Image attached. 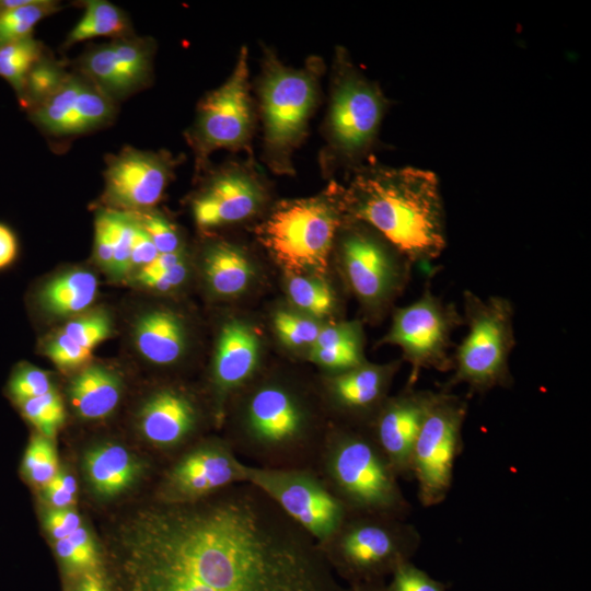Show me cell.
Here are the masks:
<instances>
[{
    "label": "cell",
    "instance_id": "cell-1",
    "mask_svg": "<svg viewBox=\"0 0 591 591\" xmlns=\"http://www.w3.org/2000/svg\"><path fill=\"white\" fill-rule=\"evenodd\" d=\"M118 591H351L317 543L248 483L138 513L119 536Z\"/></svg>",
    "mask_w": 591,
    "mask_h": 591
},
{
    "label": "cell",
    "instance_id": "cell-2",
    "mask_svg": "<svg viewBox=\"0 0 591 591\" xmlns=\"http://www.w3.org/2000/svg\"><path fill=\"white\" fill-rule=\"evenodd\" d=\"M339 197L346 218L369 224L412 263L431 262L447 246L443 200L431 171L363 164Z\"/></svg>",
    "mask_w": 591,
    "mask_h": 591
},
{
    "label": "cell",
    "instance_id": "cell-3",
    "mask_svg": "<svg viewBox=\"0 0 591 591\" xmlns=\"http://www.w3.org/2000/svg\"><path fill=\"white\" fill-rule=\"evenodd\" d=\"M228 442L251 465L314 468L324 440L312 433L309 410L294 392L285 385L264 384L247 396L239 432Z\"/></svg>",
    "mask_w": 591,
    "mask_h": 591
},
{
    "label": "cell",
    "instance_id": "cell-4",
    "mask_svg": "<svg viewBox=\"0 0 591 591\" xmlns=\"http://www.w3.org/2000/svg\"><path fill=\"white\" fill-rule=\"evenodd\" d=\"M314 470L350 513L406 519L410 512L398 476L367 427L326 432Z\"/></svg>",
    "mask_w": 591,
    "mask_h": 591
},
{
    "label": "cell",
    "instance_id": "cell-5",
    "mask_svg": "<svg viewBox=\"0 0 591 591\" xmlns=\"http://www.w3.org/2000/svg\"><path fill=\"white\" fill-rule=\"evenodd\" d=\"M322 70V60L316 57L292 68L269 50L264 55L258 82L264 160L276 174L293 173L292 154L306 136L318 101Z\"/></svg>",
    "mask_w": 591,
    "mask_h": 591
},
{
    "label": "cell",
    "instance_id": "cell-6",
    "mask_svg": "<svg viewBox=\"0 0 591 591\" xmlns=\"http://www.w3.org/2000/svg\"><path fill=\"white\" fill-rule=\"evenodd\" d=\"M389 102L344 48H337L324 125V166L356 170L374 148Z\"/></svg>",
    "mask_w": 591,
    "mask_h": 591
},
{
    "label": "cell",
    "instance_id": "cell-7",
    "mask_svg": "<svg viewBox=\"0 0 591 591\" xmlns=\"http://www.w3.org/2000/svg\"><path fill=\"white\" fill-rule=\"evenodd\" d=\"M463 308L467 333L452 355L453 374L440 391L451 392L466 384L471 396L483 395L495 387H511L514 380L509 358L517 344L512 302L501 296L484 300L465 290Z\"/></svg>",
    "mask_w": 591,
    "mask_h": 591
},
{
    "label": "cell",
    "instance_id": "cell-8",
    "mask_svg": "<svg viewBox=\"0 0 591 591\" xmlns=\"http://www.w3.org/2000/svg\"><path fill=\"white\" fill-rule=\"evenodd\" d=\"M420 542V533L406 519L349 513L318 547L333 572L351 587L385 581L412 559Z\"/></svg>",
    "mask_w": 591,
    "mask_h": 591
},
{
    "label": "cell",
    "instance_id": "cell-9",
    "mask_svg": "<svg viewBox=\"0 0 591 591\" xmlns=\"http://www.w3.org/2000/svg\"><path fill=\"white\" fill-rule=\"evenodd\" d=\"M343 216L340 197L338 205L322 198L288 201L262 224L260 240L290 270L324 269Z\"/></svg>",
    "mask_w": 591,
    "mask_h": 591
},
{
    "label": "cell",
    "instance_id": "cell-10",
    "mask_svg": "<svg viewBox=\"0 0 591 591\" xmlns=\"http://www.w3.org/2000/svg\"><path fill=\"white\" fill-rule=\"evenodd\" d=\"M338 231L346 280L370 313H379L406 286L412 262L369 224L346 218Z\"/></svg>",
    "mask_w": 591,
    "mask_h": 591
},
{
    "label": "cell",
    "instance_id": "cell-11",
    "mask_svg": "<svg viewBox=\"0 0 591 591\" xmlns=\"http://www.w3.org/2000/svg\"><path fill=\"white\" fill-rule=\"evenodd\" d=\"M463 325L456 306L436 296L428 285L416 301L394 311L390 331L380 344L401 348L410 366L406 389H414L422 370H453L452 334Z\"/></svg>",
    "mask_w": 591,
    "mask_h": 591
},
{
    "label": "cell",
    "instance_id": "cell-12",
    "mask_svg": "<svg viewBox=\"0 0 591 591\" xmlns=\"http://www.w3.org/2000/svg\"><path fill=\"white\" fill-rule=\"evenodd\" d=\"M245 483L263 491L317 545L350 513L314 468H267L246 463Z\"/></svg>",
    "mask_w": 591,
    "mask_h": 591
},
{
    "label": "cell",
    "instance_id": "cell-13",
    "mask_svg": "<svg viewBox=\"0 0 591 591\" xmlns=\"http://www.w3.org/2000/svg\"><path fill=\"white\" fill-rule=\"evenodd\" d=\"M255 127L247 49L242 47L230 77L198 104L188 132L197 167L216 150L247 149Z\"/></svg>",
    "mask_w": 591,
    "mask_h": 591
},
{
    "label": "cell",
    "instance_id": "cell-14",
    "mask_svg": "<svg viewBox=\"0 0 591 591\" xmlns=\"http://www.w3.org/2000/svg\"><path fill=\"white\" fill-rule=\"evenodd\" d=\"M467 399L439 391L416 439L412 453V477L418 500L433 507L445 500L453 482L454 464L463 449L462 430Z\"/></svg>",
    "mask_w": 591,
    "mask_h": 591
},
{
    "label": "cell",
    "instance_id": "cell-15",
    "mask_svg": "<svg viewBox=\"0 0 591 591\" xmlns=\"http://www.w3.org/2000/svg\"><path fill=\"white\" fill-rule=\"evenodd\" d=\"M246 463L228 441L209 440L185 452L166 472L160 501L187 503L245 483Z\"/></svg>",
    "mask_w": 591,
    "mask_h": 591
},
{
    "label": "cell",
    "instance_id": "cell-16",
    "mask_svg": "<svg viewBox=\"0 0 591 591\" xmlns=\"http://www.w3.org/2000/svg\"><path fill=\"white\" fill-rule=\"evenodd\" d=\"M173 167L167 153L125 148L107 162L104 199L127 212L146 211L161 199Z\"/></svg>",
    "mask_w": 591,
    "mask_h": 591
},
{
    "label": "cell",
    "instance_id": "cell-17",
    "mask_svg": "<svg viewBox=\"0 0 591 591\" xmlns=\"http://www.w3.org/2000/svg\"><path fill=\"white\" fill-rule=\"evenodd\" d=\"M32 120L55 137L77 136L107 125L114 101L82 74H69L48 99L31 109Z\"/></svg>",
    "mask_w": 591,
    "mask_h": 591
},
{
    "label": "cell",
    "instance_id": "cell-18",
    "mask_svg": "<svg viewBox=\"0 0 591 591\" xmlns=\"http://www.w3.org/2000/svg\"><path fill=\"white\" fill-rule=\"evenodd\" d=\"M438 395L439 391L405 389L387 397L367 427L398 478L413 479V449Z\"/></svg>",
    "mask_w": 591,
    "mask_h": 591
},
{
    "label": "cell",
    "instance_id": "cell-19",
    "mask_svg": "<svg viewBox=\"0 0 591 591\" xmlns=\"http://www.w3.org/2000/svg\"><path fill=\"white\" fill-rule=\"evenodd\" d=\"M152 58L151 39L127 36L89 49L79 69L115 101L144 88L152 73Z\"/></svg>",
    "mask_w": 591,
    "mask_h": 591
},
{
    "label": "cell",
    "instance_id": "cell-20",
    "mask_svg": "<svg viewBox=\"0 0 591 591\" xmlns=\"http://www.w3.org/2000/svg\"><path fill=\"white\" fill-rule=\"evenodd\" d=\"M252 164L222 166L193 201L196 223L204 229L234 223L253 216L264 199V186Z\"/></svg>",
    "mask_w": 591,
    "mask_h": 591
},
{
    "label": "cell",
    "instance_id": "cell-21",
    "mask_svg": "<svg viewBox=\"0 0 591 591\" xmlns=\"http://www.w3.org/2000/svg\"><path fill=\"white\" fill-rule=\"evenodd\" d=\"M399 361L379 366L367 362L336 373L327 380L334 405L347 415L361 418L368 427L384 401Z\"/></svg>",
    "mask_w": 591,
    "mask_h": 591
},
{
    "label": "cell",
    "instance_id": "cell-22",
    "mask_svg": "<svg viewBox=\"0 0 591 591\" xmlns=\"http://www.w3.org/2000/svg\"><path fill=\"white\" fill-rule=\"evenodd\" d=\"M139 429L151 444L170 449L183 443L195 430L198 414L193 401L176 390H161L143 404Z\"/></svg>",
    "mask_w": 591,
    "mask_h": 591
},
{
    "label": "cell",
    "instance_id": "cell-23",
    "mask_svg": "<svg viewBox=\"0 0 591 591\" xmlns=\"http://www.w3.org/2000/svg\"><path fill=\"white\" fill-rule=\"evenodd\" d=\"M258 356L259 343L250 326L232 321L221 328L212 370L219 403L246 383L255 371Z\"/></svg>",
    "mask_w": 591,
    "mask_h": 591
},
{
    "label": "cell",
    "instance_id": "cell-24",
    "mask_svg": "<svg viewBox=\"0 0 591 591\" xmlns=\"http://www.w3.org/2000/svg\"><path fill=\"white\" fill-rule=\"evenodd\" d=\"M83 472L91 489L103 498L129 489L143 472L142 462L118 443L97 444L84 454Z\"/></svg>",
    "mask_w": 591,
    "mask_h": 591
},
{
    "label": "cell",
    "instance_id": "cell-25",
    "mask_svg": "<svg viewBox=\"0 0 591 591\" xmlns=\"http://www.w3.org/2000/svg\"><path fill=\"white\" fill-rule=\"evenodd\" d=\"M135 344L148 361L166 366L183 355L186 335L181 318L165 310H153L142 314L134 328Z\"/></svg>",
    "mask_w": 591,
    "mask_h": 591
},
{
    "label": "cell",
    "instance_id": "cell-26",
    "mask_svg": "<svg viewBox=\"0 0 591 591\" xmlns=\"http://www.w3.org/2000/svg\"><path fill=\"white\" fill-rule=\"evenodd\" d=\"M121 380L103 366H90L77 374L69 385V398L82 419L107 417L119 403Z\"/></svg>",
    "mask_w": 591,
    "mask_h": 591
},
{
    "label": "cell",
    "instance_id": "cell-27",
    "mask_svg": "<svg viewBox=\"0 0 591 591\" xmlns=\"http://www.w3.org/2000/svg\"><path fill=\"white\" fill-rule=\"evenodd\" d=\"M363 337L357 322L338 323L321 328L312 345L310 359L336 373L364 363Z\"/></svg>",
    "mask_w": 591,
    "mask_h": 591
},
{
    "label": "cell",
    "instance_id": "cell-28",
    "mask_svg": "<svg viewBox=\"0 0 591 591\" xmlns=\"http://www.w3.org/2000/svg\"><path fill=\"white\" fill-rule=\"evenodd\" d=\"M97 280L88 270H71L49 280L38 292V303L48 314L68 316L88 309L96 297Z\"/></svg>",
    "mask_w": 591,
    "mask_h": 591
},
{
    "label": "cell",
    "instance_id": "cell-29",
    "mask_svg": "<svg viewBox=\"0 0 591 591\" xmlns=\"http://www.w3.org/2000/svg\"><path fill=\"white\" fill-rule=\"evenodd\" d=\"M204 271L212 291L224 297L244 291L253 276L248 258L227 243H217L207 250Z\"/></svg>",
    "mask_w": 591,
    "mask_h": 591
},
{
    "label": "cell",
    "instance_id": "cell-30",
    "mask_svg": "<svg viewBox=\"0 0 591 591\" xmlns=\"http://www.w3.org/2000/svg\"><path fill=\"white\" fill-rule=\"evenodd\" d=\"M97 36H109L114 39L131 36L130 23L125 12L115 4L103 0L85 2L84 13L69 32L65 46Z\"/></svg>",
    "mask_w": 591,
    "mask_h": 591
},
{
    "label": "cell",
    "instance_id": "cell-31",
    "mask_svg": "<svg viewBox=\"0 0 591 591\" xmlns=\"http://www.w3.org/2000/svg\"><path fill=\"white\" fill-rule=\"evenodd\" d=\"M53 544L66 580L103 566L99 546L83 524L71 535Z\"/></svg>",
    "mask_w": 591,
    "mask_h": 591
},
{
    "label": "cell",
    "instance_id": "cell-32",
    "mask_svg": "<svg viewBox=\"0 0 591 591\" xmlns=\"http://www.w3.org/2000/svg\"><path fill=\"white\" fill-rule=\"evenodd\" d=\"M44 56L42 44L32 36L0 46V77L11 84L18 97L28 72Z\"/></svg>",
    "mask_w": 591,
    "mask_h": 591
},
{
    "label": "cell",
    "instance_id": "cell-33",
    "mask_svg": "<svg viewBox=\"0 0 591 591\" xmlns=\"http://www.w3.org/2000/svg\"><path fill=\"white\" fill-rule=\"evenodd\" d=\"M56 1L27 0L0 13V46L31 36L34 26L59 10Z\"/></svg>",
    "mask_w": 591,
    "mask_h": 591
},
{
    "label": "cell",
    "instance_id": "cell-34",
    "mask_svg": "<svg viewBox=\"0 0 591 591\" xmlns=\"http://www.w3.org/2000/svg\"><path fill=\"white\" fill-rule=\"evenodd\" d=\"M65 67L50 57L44 56L28 72L19 97L24 108L33 109L55 93L67 80Z\"/></svg>",
    "mask_w": 591,
    "mask_h": 591
},
{
    "label": "cell",
    "instance_id": "cell-35",
    "mask_svg": "<svg viewBox=\"0 0 591 591\" xmlns=\"http://www.w3.org/2000/svg\"><path fill=\"white\" fill-rule=\"evenodd\" d=\"M58 471V455L53 440L38 432L33 434L21 463L23 478L40 490Z\"/></svg>",
    "mask_w": 591,
    "mask_h": 591
},
{
    "label": "cell",
    "instance_id": "cell-36",
    "mask_svg": "<svg viewBox=\"0 0 591 591\" xmlns=\"http://www.w3.org/2000/svg\"><path fill=\"white\" fill-rule=\"evenodd\" d=\"M104 211L113 247V265L109 274L116 279H121L131 270L130 252L136 220L131 212L115 209Z\"/></svg>",
    "mask_w": 591,
    "mask_h": 591
},
{
    "label": "cell",
    "instance_id": "cell-37",
    "mask_svg": "<svg viewBox=\"0 0 591 591\" xmlns=\"http://www.w3.org/2000/svg\"><path fill=\"white\" fill-rule=\"evenodd\" d=\"M288 293L292 303L314 316L329 315L336 300L332 288L320 280L293 276L288 282Z\"/></svg>",
    "mask_w": 591,
    "mask_h": 591
},
{
    "label": "cell",
    "instance_id": "cell-38",
    "mask_svg": "<svg viewBox=\"0 0 591 591\" xmlns=\"http://www.w3.org/2000/svg\"><path fill=\"white\" fill-rule=\"evenodd\" d=\"M18 406L22 416L37 429L38 433L51 440L66 418L62 399L55 390Z\"/></svg>",
    "mask_w": 591,
    "mask_h": 591
},
{
    "label": "cell",
    "instance_id": "cell-39",
    "mask_svg": "<svg viewBox=\"0 0 591 591\" xmlns=\"http://www.w3.org/2000/svg\"><path fill=\"white\" fill-rule=\"evenodd\" d=\"M53 390L49 374L31 364L18 366L11 374L7 386L10 398L16 405Z\"/></svg>",
    "mask_w": 591,
    "mask_h": 591
},
{
    "label": "cell",
    "instance_id": "cell-40",
    "mask_svg": "<svg viewBox=\"0 0 591 591\" xmlns=\"http://www.w3.org/2000/svg\"><path fill=\"white\" fill-rule=\"evenodd\" d=\"M111 320L106 313L101 311L74 318L61 329L77 344L90 350L105 340L111 335Z\"/></svg>",
    "mask_w": 591,
    "mask_h": 591
},
{
    "label": "cell",
    "instance_id": "cell-41",
    "mask_svg": "<svg viewBox=\"0 0 591 591\" xmlns=\"http://www.w3.org/2000/svg\"><path fill=\"white\" fill-rule=\"evenodd\" d=\"M274 326L280 340L290 347L313 345L321 331L312 320L285 311L275 314Z\"/></svg>",
    "mask_w": 591,
    "mask_h": 591
},
{
    "label": "cell",
    "instance_id": "cell-42",
    "mask_svg": "<svg viewBox=\"0 0 591 591\" xmlns=\"http://www.w3.org/2000/svg\"><path fill=\"white\" fill-rule=\"evenodd\" d=\"M152 240L159 253L182 250L176 228L162 215L152 211L131 212Z\"/></svg>",
    "mask_w": 591,
    "mask_h": 591
},
{
    "label": "cell",
    "instance_id": "cell-43",
    "mask_svg": "<svg viewBox=\"0 0 591 591\" xmlns=\"http://www.w3.org/2000/svg\"><path fill=\"white\" fill-rule=\"evenodd\" d=\"M387 591H445V584L431 578L412 560L399 565L391 575Z\"/></svg>",
    "mask_w": 591,
    "mask_h": 591
},
{
    "label": "cell",
    "instance_id": "cell-44",
    "mask_svg": "<svg viewBox=\"0 0 591 591\" xmlns=\"http://www.w3.org/2000/svg\"><path fill=\"white\" fill-rule=\"evenodd\" d=\"M39 491L49 508L67 509L73 508L77 503L78 484L74 476L66 468H59Z\"/></svg>",
    "mask_w": 591,
    "mask_h": 591
},
{
    "label": "cell",
    "instance_id": "cell-45",
    "mask_svg": "<svg viewBox=\"0 0 591 591\" xmlns=\"http://www.w3.org/2000/svg\"><path fill=\"white\" fill-rule=\"evenodd\" d=\"M45 349L50 360L61 369L79 367L92 355V350L80 346L62 332L49 340Z\"/></svg>",
    "mask_w": 591,
    "mask_h": 591
},
{
    "label": "cell",
    "instance_id": "cell-46",
    "mask_svg": "<svg viewBox=\"0 0 591 591\" xmlns=\"http://www.w3.org/2000/svg\"><path fill=\"white\" fill-rule=\"evenodd\" d=\"M42 520L53 542L71 535L83 524L80 514L74 508H48L43 513Z\"/></svg>",
    "mask_w": 591,
    "mask_h": 591
},
{
    "label": "cell",
    "instance_id": "cell-47",
    "mask_svg": "<svg viewBox=\"0 0 591 591\" xmlns=\"http://www.w3.org/2000/svg\"><path fill=\"white\" fill-rule=\"evenodd\" d=\"M186 276L187 266L183 260L166 270L153 274H136L135 279L143 287L164 292L178 287L186 279Z\"/></svg>",
    "mask_w": 591,
    "mask_h": 591
},
{
    "label": "cell",
    "instance_id": "cell-48",
    "mask_svg": "<svg viewBox=\"0 0 591 591\" xmlns=\"http://www.w3.org/2000/svg\"><path fill=\"white\" fill-rule=\"evenodd\" d=\"M65 591H115L104 566L66 580Z\"/></svg>",
    "mask_w": 591,
    "mask_h": 591
},
{
    "label": "cell",
    "instance_id": "cell-49",
    "mask_svg": "<svg viewBox=\"0 0 591 591\" xmlns=\"http://www.w3.org/2000/svg\"><path fill=\"white\" fill-rule=\"evenodd\" d=\"M158 255L159 252L152 240L136 220L130 252V268L140 269L150 264Z\"/></svg>",
    "mask_w": 591,
    "mask_h": 591
},
{
    "label": "cell",
    "instance_id": "cell-50",
    "mask_svg": "<svg viewBox=\"0 0 591 591\" xmlns=\"http://www.w3.org/2000/svg\"><path fill=\"white\" fill-rule=\"evenodd\" d=\"M94 254L97 263L111 273L113 265V247L104 210H101L95 218Z\"/></svg>",
    "mask_w": 591,
    "mask_h": 591
},
{
    "label": "cell",
    "instance_id": "cell-51",
    "mask_svg": "<svg viewBox=\"0 0 591 591\" xmlns=\"http://www.w3.org/2000/svg\"><path fill=\"white\" fill-rule=\"evenodd\" d=\"M18 254V240L13 231L0 223V269L10 266Z\"/></svg>",
    "mask_w": 591,
    "mask_h": 591
},
{
    "label": "cell",
    "instance_id": "cell-52",
    "mask_svg": "<svg viewBox=\"0 0 591 591\" xmlns=\"http://www.w3.org/2000/svg\"><path fill=\"white\" fill-rule=\"evenodd\" d=\"M185 260L183 250L173 253H159V255L148 265L137 270L136 274H153L166 270Z\"/></svg>",
    "mask_w": 591,
    "mask_h": 591
},
{
    "label": "cell",
    "instance_id": "cell-53",
    "mask_svg": "<svg viewBox=\"0 0 591 591\" xmlns=\"http://www.w3.org/2000/svg\"><path fill=\"white\" fill-rule=\"evenodd\" d=\"M351 591H387L385 581L359 583L349 587Z\"/></svg>",
    "mask_w": 591,
    "mask_h": 591
},
{
    "label": "cell",
    "instance_id": "cell-54",
    "mask_svg": "<svg viewBox=\"0 0 591 591\" xmlns=\"http://www.w3.org/2000/svg\"><path fill=\"white\" fill-rule=\"evenodd\" d=\"M27 0H0V13L26 3Z\"/></svg>",
    "mask_w": 591,
    "mask_h": 591
}]
</instances>
